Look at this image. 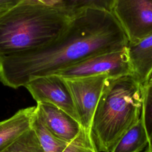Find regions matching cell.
I'll return each mask as SVG.
<instances>
[{"instance_id":"cell-1","label":"cell","mask_w":152,"mask_h":152,"mask_svg":"<svg viewBox=\"0 0 152 152\" xmlns=\"http://www.w3.org/2000/svg\"><path fill=\"white\" fill-rule=\"evenodd\" d=\"M128 39L112 11L87 8L74 13L56 39L40 48L0 56V82L18 88L91 56L121 50Z\"/></svg>"},{"instance_id":"cell-2","label":"cell","mask_w":152,"mask_h":152,"mask_svg":"<svg viewBox=\"0 0 152 152\" xmlns=\"http://www.w3.org/2000/svg\"><path fill=\"white\" fill-rule=\"evenodd\" d=\"M74 12L40 0H21L0 13V56L35 49L58 37Z\"/></svg>"},{"instance_id":"cell-3","label":"cell","mask_w":152,"mask_h":152,"mask_svg":"<svg viewBox=\"0 0 152 152\" xmlns=\"http://www.w3.org/2000/svg\"><path fill=\"white\" fill-rule=\"evenodd\" d=\"M144 87L134 75L106 79L90 129L97 152H110L141 118Z\"/></svg>"},{"instance_id":"cell-4","label":"cell","mask_w":152,"mask_h":152,"mask_svg":"<svg viewBox=\"0 0 152 152\" xmlns=\"http://www.w3.org/2000/svg\"><path fill=\"white\" fill-rule=\"evenodd\" d=\"M55 74L65 78L105 74L110 78L133 75L126 47L117 51L102 53L81 61Z\"/></svg>"},{"instance_id":"cell-5","label":"cell","mask_w":152,"mask_h":152,"mask_svg":"<svg viewBox=\"0 0 152 152\" xmlns=\"http://www.w3.org/2000/svg\"><path fill=\"white\" fill-rule=\"evenodd\" d=\"M109 77L105 74L65 78L70 90L79 122L90 134L94 113L104 83Z\"/></svg>"},{"instance_id":"cell-6","label":"cell","mask_w":152,"mask_h":152,"mask_svg":"<svg viewBox=\"0 0 152 152\" xmlns=\"http://www.w3.org/2000/svg\"><path fill=\"white\" fill-rule=\"evenodd\" d=\"M112 11L128 42H135L152 34V0H115Z\"/></svg>"},{"instance_id":"cell-7","label":"cell","mask_w":152,"mask_h":152,"mask_svg":"<svg viewBox=\"0 0 152 152\" xmlns=\"http://www.w3.org/2000/svg\"><path fill=\"white\" fill-rule=\"evenodd\" d=\"M24 87L37 103L52 104L67 112L79 122L72 97L65 78L55 74L37 77L30 80Z\"/></svg>"},{"instance_id":"cell-8","label":"cell","mask_w":152,"mask_h":152,"mask_svg":"<svg viewBox=\"0 0 152 152\" xmlns=\"http://www.w3.org/2000/svg\"><path fill=\"white\" fill-rule=\"evenodd\" d=\"M36 113L56 137L70 142L82 129L81 124L67 112L48 103H37Z\"/></svg>"},{"instance_id":"cell-9","label":"cell","mask_w":152,"mask_h":152,"mask_svg":"<svg viewBox=\"0 0 152 152\" xmlns=\"http://www.w3.org/2000/svg\"><path fill=\"white\" fill-rule=\"evenodd\" d=\"M126 48L133 75L146 84L152 74V34L135 42H128Z\"/></svg>"},{"instance_id":"cell-10","label":"cell","mask_w":152,"mask_h":152,"mask_svg":"<svg viewBox=\"0 0 152 152\" xmlns=\"http://www.w3.org/2000/svg\"><path fill=\"white\" fill-rule=\"evenodd\" d=\"M35 112L36 106L25 107L0 121V151L31 128Z\"/></svg>"},{"instance_id":"cell-11","label":"cell","mask_w":152,"mask_h":152,"mask_svg":"<svg viewBox=\"0 0 152 152\" xmlns=\"http://www.w3.org/2000/svg\"><path fill=\"white\" fill-rule=\"evenodd\" d=\"M148 146V138L142 118L118 140L110 152H142Z\"/></svg>"},{"instance_id":"cell-12","label":"cell","mask_w":152,"mask_h":152,"mask_svg":"<svg viewBox=\"0 0 152 152\" xmlns=\"http://www.w3.org/2000/svg\"><path fill=\"white\" fill-rule=\"evenodd\" d=\"M31 128L34 131L44 152H62L68 144L53 135L43 124L36 112Z\"/></svg>"},{"instance_id":"cell-13","label":"cell","mask_w":152,"mask_h":152,"mask_svg":"<svg viewBox=\"0 0 152 152\" xmlns=\"http://www.w3.org/2000/svg\"><path fill=\"white\" fill-rule=\"evenodd\" d=\"M0 152H44L39 139L31 128Z\"/></svg>"},{"instance_id":"cell-14","label":"cell","mask_w":152,"mask_h":152,"mask_svg":"<svg viewBox=\"0 0 152 152\" xmlns=\"http://www.w3.org/2000/svg\"><path fill=\"white\" fill-rule=\"evenodd\" d=\"M115 0H59L56 5L74 13L87 8L112 11Z\"/></svg>"},{"instance_id":"cell-15","label":"cell","mask_w":152,"mask_h":152,"mask_svg":"<svg viewBox=\"0 0 152 152\" xmlns=\"http://www.w3.org/2000/svg\"><path fill=\"white\" fill-rule=\"evenodd\" d=\"M141 118L148 138V147L152 151V83H148L144 87Z\"/></svg>"},{"instance_id":"cell-16","label":"cell","mask_w":152,"mask_h":152,"mask_svg":"<svg viewBox=\"0 0 152 152\" xmlns=\"http://www.w3.org/2000/svg\"><path fill=\"white\" fill-rule=\"evenodd\" d=\"M62 152H97L90 134L83 128L77 137L69 142Z\"/></svg>"},{"instance_id":"cell-17","label":"cell","mask_w":152,"mask_h":152,"mask_svg":"<svg viewBox=\"0 0 152 152\" xmlns=\"http://www.w3.org/2000/svg\"><path fill=\"white\" fill-rule=\"evenodd\" d=\"M21 1V0H0V13L8 10Z\"/></svg>"},{"instance_id":"cell-18","label":"cell","mask_w":152,"mask_h":152,"mask_svg":"<svg viewBox=\"0 0 152 152\" xmlns=\"http://www.w3.org/2000/svg\"><path fill=\"white\" fill-rule=\"evenodd\" d=\"M142 152H152V151L150 150V148L148 147H147L146 149L144 151H142Z\"/></svg>"},{"instance_id":"cell-19","label":"cell","mask_w":152,"mask_h":152,"mask_svg":"<svg viewBox=\"0 0 152 152\" xmlns=\"http://www.w3.org/2000/svg\"><path fill=\"white\" fill-rule=\"evenodd\" d=\"M148 83H152V74H151V77H150V78L149 81H148Z\"/></svg>"},{"instance_id":"cell-20","label":"cell","mask_w":152,"mask_h":152,"mask_svg":"<svg viewBox=\"0 0 152 152\" xmlns=\"http://www.w3.org/2000/svg\"><path fill=\"white\" fill-rule=\"evenodd\" d=\"M40 1H42V2H45V3L48 4V3L46 2V0H40Z\"/></svg>"}]
</instances>
